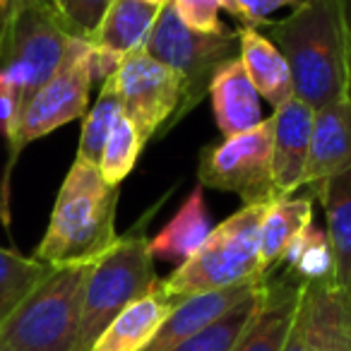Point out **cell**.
<instances>
[{"instance_id":"obj_1","label":"cell","mask_w":351,"mask_h":351,"mask_svg":"<svg viewBox=\"0 0 351 351\" xmlns=\"http://www.w3.org/2000/svg\"><path fill=\"white\" fill-rule=\"evenodd\" d=\"M260 32L287 58L293 97L313 111L349 97L341 0H298L291 15Z\"/></svg>"},{"instance_id":"obj_2","label":"cell","mask_w":351,"mask_h":351,"mask_svg":"<svg viewBox=\"0 0 351 351\" xmlns=\"http://www.w3.org/2000/svg\"><path fill=\"white\" fill-rule=\"evenodd\" d=\"M118 195L121 191L104 181L99 166L75 159L34 258L51 267L99 260L118 241Z\"/></svg>"},{"instance_id":"obj_3","label":"cell","mask_w":351,"mask_h":351,"mask_svg":"<svg viewBox=\"0 0 351 351\" xmlns=\"http://www.w3.org/2000/svg\"><path fill=\"white\" fill-rule=\"evenodd\" d=\"M267 205H243L229 219L215 226L195 255L161 282L166 296L181 301L193 293L265 277L260 260V224Z\"/></svg>"},{"instance_id":"obj_4","label":"cell","mask_w":351,"mask_h":351,"mask_svg":"<svg viewBox=\"0 0 351 351\" xmlns=\"http://www.w3.org/2000/svg\"><path fill=\"white\" fill-rule=\"evenodd\" d=\"M94 263H75L51 269L49 277L0 325V344L12 351L77 349L84 284Z\"/></svg>"},{"instance_id":"obj_5","label":"cell","mask_w":351,"mask_h":351,"mask_svg":"<svg viewBox=\"0 0 351 351\" xmlns=\"http://www.w3.org/2000/svg\"><path fill=\"white\" fill-rule=\"evenodd\" d=\"M73 39L51 0H12L0 22V73L17 89L22 108L58 73Z\"/></svg>"},{"instance_id":"obj_6","label":"cell","mask_w":351,"mask_h":351,"mask_svg":"<svg viewBox=\"0 0 351 351\" xmlns=\"http://www.w3.org/2000/svg\"><path fill=\"white\" fill-rule=\"evenodd\" d=\"M159 282L149 241L140 231L118 236V241L92 265L84 284L82 322H80L77 349L89 351L97 337L108 327L135 298L145 296Z\"/></svg>"},{"instance_id":"obj_7","label":"cell","mask_w":351,"mask_h":351,"mask_svg":"<svg viewBox=\"0 0 351 351\" xmlns=\"http://www.w3.org/2000/svg\"><path fill=\"white\" fill-rule=\"evenodd\" d=\"M145 53L173 70L181 80V106L166 130L176 125L186 113H191L210 94L215 73L231 58H239V34H202L183 25L171 0L161 8L156 25L145 44Z\"/></svg>"},{"instance_id":"obj_8","label":"cell","mask_w":351,"mask_h":351,"mask_svg":"<svg viewBox=\"0 0 351 351\" xmlns=\"http://www.w3.org/2000/svg\"><path fill=\"white\" fill-rule=\"evenodd\" d=\"M92 46L84 39H73L65 51L58 73L25 104L17 128L10 137V161L5 183L20 152L29 142L51 135L58 128L87 116L89 89H92Z\"/></svg>"},{"instance_id":"obj_9","label":"cell","mask_w":351,"mask_h":351,"mask_svg":"<svg viewBox=\"0 0 351 351\" xmlns=\"http://www.w3.org/2000/svg\"><path fill=\"white\" fill-rule=\"evenodd\" d=\"M272 128L269 116L250 130L205 147L197 164L202 186L234 193L243 205H267L277 200L272 178Z\"/></svg>"},{"instance_id":"obj_10","label":"cell","mask_w":351,"mask_h":351,"mask_svg":"<svg viewBox=\"0 0 351 351\" xmlns=\"http://www.w3.org/2000/svg\"><path fill=\"white\" fill-rule=\"evenodd\" d=\"M121 99L123 113L140 132L142 145L156 135H164L176 111L181 106V80L173 70L161 65L149 53L135 51L125 56L111 75Z\"/></svg>"},{"instance_id":"obj_11","label":"cell","mask_w":351,"mask_h":351,"mask_svg":"<svg viewBox=\"0 0 351 351\" xmlns=\"http://www.w3.org/2000/svg\"><path fill=\"white\" fill-rule=\"evenodd\" d=\"M265 284H267V274L265 277L248 279V282L234 284V287L193 293V296L181 298L173 306V311L169 313V317L164 320V325L159 327V332H156L154 339L149 341V346L145 351L173 349L176 344H181L183 339L197 335L200 330L210 327L212 322L224 317L229 311H234L236 306H241L250 296H255Z\"/></svg>"},{"instance_id":"obj_12","label":"cell","mask_w":351,"mask_h":351,"mask_svg":"<svg viewBox=\"0 0 351 351\" xmlns=\"http://www.w3.org/2000/svg\"><path fill=\"white\" fill-rule=\"evenodd\" d=\"M272 178L279 197L303 188L315 111L301 99H289L272 113Z\"/></svg>"},{"instance_id":"obj_13","label":"cell","mask_w":351,"mask_h":351,"mask_svg":"<svg viewBox=\"0 0 351 351\" xmlns=\"http://www.w3.org/2000/svg\"><path fill=\"white\" fill-rule=\"evenodd\" d=\"M351 169V99H339L315 111L311 152L303 188H311V197L330 178Z\"/></svg>"},{"instance_id":"obj_14","label":"cell","mask_w":351,"mask_h":351,"mask_svg":"<svg viewBox=\"0 0 351 351\" xmlns=\"http://www.w3.org/2000/svg\"><path fill=\"white\" fill-rule=\"evenodd\" d=\"M176 303L178 301L166 296L159 279L152 291L135 298L108 322L89 351H145Z\"/></svg>"},{"instance_id":"obj_15","label":"cell","mask_w":351,"mask_h":351,"mask_svg":"<svg viewBox=\"0 0 351 351\" xmlns=\"http://www.w3.org/2000/svg\"><path fill=\"white\" fill-rule=\"evenodd\" d=\"M161 8L164 5H152L145 0H111L87 41L99 53L123 60L145 49Z\"/></svg>"},{"instance_id":"obj_16","label":"cell","mask_w":351,"mask_h":351,"mask_svg":"<svg viewBox=\"0 0 351 351\" xmlns=\"http://www.w3.org/2000/svg\"><path fill=\"white\" fill-rule=\"evenodd\" d=\"M215 123L224 137L239 135L263 121L260 94L253 87L241 58H231L215 73L210 82Z\"/></svg>"},{"instance_id":"obj_17","label":"cell","mask_w":351,"mask_h":351,"mask_svg":"<svg viewBox=\"0 0 351 351\" xmlns=\"http://www.w3.org/2000/svg\"><path fill=\"white\" fill-rule=\"evenodd\" d=\"M308 351H351V308L335 282H303Z\"/></svg>"},{"instance_id":"obj_18","label":"cell","mask_w":351,"mask_h":351,"mask_svg":"<svg viewBox=\"0 0 351 351\" xmlns=\"http://www.w3.org/2000/svg\"><path fill=\"white\" fill-rule=\"evenodd\" d=\"M236 34H239V58L260 97L267 99L272 108H279L289 99H293L291 70L282 51L253 27L241 25Z\"/></svg>"},{"instance_id":"obj_19","label":"cell","mask_w":351,"mask_h":351,"mask_svg":"<svg viewBox=\"0 0 351 351\" xmlns=\"http://www.w3.org/2000/svg\"><path fill=\"white\" fill-rule=\"evenodd\" d=\"M210 231L212 224H210V215H207L205 193L197 186L186 197L181 210L173 215V219L149 241V253L154 260L183 265L205 243Z\"/></svg>"},{"instance_id":"obj_20","label":"cell","mask_w":351,"mask_h":351,"mask_svg":"<svg viewBox=\"0 0 351 351\" xmlns=\"http://www.w3.org/2000/svg\"><path fill=\"white\" fill-rule=\"evenodd\" d=\"M301 279L267 284V298L234 351H282L296 315Z\"/></svg>"},{"instance_id":"obj_21","label":"cell","mask_w":351,"mask_h":351,"mask_svg":"<svg viewBox=\"0 0 351 351\" xmlns=\"http://www.w3.org/2000/svg\"><path fill=\"white\" fill-rule=\"evenodd\" d=\"M313 200L325 210V236L335 263V284L346 289L351 279V169L330 178Z\"/></svg>"},{"instance_id":"obj_22","label":"cell","mask_w":351,"mask_h":351,"mask_svg":"<svg viewBox=\"0 0 351 351\" xmlns=\"http://www.w3.org/2000/svg\"><path fill=\"white\" fill-rule=\"evenodd\" d=\"M313 224V197H277L267 205L260 224V260L263 269L279 265L287 245L301 229Z\"/></svg>"},{"instance_id":"obj_23","label":"cell","mask_w":351,"mask_h":351,"mask_svg":"<svg viewBox=\"0 0 351 351\" xmlns=\"http://www.w3.org/2000/svg\"><path fill=\"white\" fill-rule=\"evenodd\" d=\"M265 298H267V284L255 296H250L248 301H243L234 311L226 313L224 317L212 322L210 327L200 330L197 335L183 339L181 344H176L169 351H234L236 344L241 341V337L250 327V322L260 313Z\"/></svg>"},{"instance_id":"obj_24","label":"cell","mask_w":351,"mask_h":351,"mask_svg":"<svg viewBox=\"0 0 351 351\" xmlns=\"http://www.w3.org/2000/svg\"><path fill=\"white\" fill-rule=\"evenodd\" d=\"M279 265L301 282H335V263L327 236L315 224H308L291 239Z\"/></svg>"},{"instance_id":"obj_25","label":"cell","mask_w":351,"mask_h":351,"mask_svg":"<svg viewBox=\"0 0 351 351\" xmlns=\"http://www.w3.org/2000/svg\"><path fill=\"white\" fill-rule=\"evenodd\" d=\"M51 265L0 245V325L49 277Z\"/></svg>"},{"instance_id":"obj_26","label":"cell","mask_w":351,"mask_h":351,"mask_svg":"<svg viewBox=\"0 0 351 351\" xmlns=\"http://www.w3.org/2000/svg\"><path fill=\"white\" fill-rule=\"evenodd\" d=\"M121 113H123V106H121V99H118L116 84L108 77L101 82L97 104H94L87 111V116H84L82 135H80V145H77L80 161L99 166L104 145H106V140H108V132H111L113 123L118 121Z\"/></svg>"},{"instance_id":"obj_27","label":"cell","mask_w":351,"mask_h":351,"mask_svg":"<svg viewBox=\"0 0 351 351\" xmlns=\"http://www.w3.org/2000/svg\"><path fill=\"white\" fill-rule=\"evenodd\" d=\"M142 149H145V145L140 140V132L135 130L130 118L121 113L118 121L113 123L111 132H108L101 159H99V173H101L104 181L108 186H121L130 176V171L135 169Z\"/></svg>"},{"instance_id":"obj_28","label":"cell","mask_w":351,"mask_h":351,"mask_svg":"<svg viewBox=\"0 0 351 351\" xmlns=\"http://www.w3.org/2000/svg\"><path fill=\"white\" fill-rule=\"evenodd\" d=\"M183 25L191 27L193 32L202 34H226L231 32L224 22L219 20V10H231V0H171Z\"/></svg>"},{"instance_id":"obj_29","label":"cell","mask_w":351,"mask_h":351,"mask_svg":"<svg viewBox=\"0 0 351 351\" xmlns=\"http://www.w3.org/2000/svg\"><path fill=\"white\" fill-rule=\"evenodd\" d=\"M108 3L111 0H53L56 10L63 17L68 32L75 39H84V41L97 29Z\"/></svg>"},{"instance_id":"obj_30","label":"cell","mask_w":351,"mask_h":351,"mask_svg":"<svg viewBox=\"0 0 351 351\" xmlns=\"http://www.w3.org/2000/svg\"><path fill=\"white\" fill-rule=\"evenodd\" d=\"M298 0H231L229 15L241 20L243 27H253V29H263L267 27L269 15H274L282 8H293Z\"/></svg>"},{"instance_id":"obj_31","label":"cell","mask_w":351,"mask_h":351,"mask_svg":"<svg viewBox=\"0 0 351 351\" xmlns=\"http://www.w3.org/2000/svg\"><path fill=\"white\" fill-rule=\"evenodd\" d=\"M22 113V101L12 82L0 73V135L10 142Z\"/></svg>"},{"instance_id":"obj_32","label":"cell","mask_w":351,"mask_h":351,"mask_svg":"<svg viewBox=\"0 0 351 351\" xmlns=\"http://www.w3.org/2000/svg\"><path fill=\"white\" fill-rule=\"evenodd\" d=\"M282 351H308V311H306V293H303L301 282V296H298L296 315H293L291 330L287 335Z\"/></svg>"},{"instance_id":"obj_33","label":"cell","mask_w":351,"mask_h":351,"mask_svg":"<svg viewBox=\"0 0 351 351\" xmlns=\"http://www.w3.org/2000/svg\"><path fill=\"white\" fill-rule=\"evenodd\" d=\"M344 12V39H346V70H349V99H351V0H341Z\"/></svg>"},{"instance_id":"obj_34","label":"cell","mask_w":351,"mask_h":351,"mask_svg":"<svg viewBox=\"0 0 351 351\" xmlns=\"http://www.w3.org/2000/svg\"><path fill=\"white\" fill-rule=\"evenodd\" d=\"M12 0H0V22H3V17L8 15V10H10Z\"/></svg>"},{"instance_id":"obj_35","label":"cell","mask_w":351,"mask_h":351,"mask_svg":"<svg viewBox=\"0 0 351 351\" xmlns=\"http://www.w3.org/2000/svg\"><path fill=\"white\" fill-rule=\"evenodd\" d=\"M145 3H152V5H166L169 0H145Z\"/></svg>"},{"instance_id":"obj_36","label":"cell","mask_w":351,"mask_h":351,"mask_svg":"<svg viewBox=\"0 0 351 351\" xmlns=\"http://www.w3.org/2000/svg\"><path fill=\"white\" fill-rule=\"evenodd\" d=\"M344 291H346V298H349V308H351V279H349V284H346Z\"/></svg>"},{"instance_id":"obj_37","label":"cell","mask_w":351,"mask_h":351,"mask_svg":"<svg viewBox=\"0 0 351 351\" xmlns=\"http://www.w3.org/2000/svg\"><path fill=\"white\" fill-rule=\"evenodd\" d=\"M0 351H12V349H8L5 344H0Z\"/></svg>"},{"instance_id":"obj_38","label":"cell","mask_w":351,"mask_h":351,"mask_svg":"<svg viewBox=\"0 0 351 351\" xmlns=\"http://www.w3.org/2000/svg\"><path fill=\"white\" fill-rule=\"evenodd\" d=\"M51 3H53V0H51Z\"/></svg>"}]
</instances>
